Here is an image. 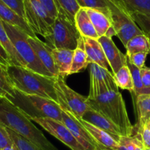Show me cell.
Listing matches in <instances>:
<instances>
[{
    "label": "cell",
    "mask_w": 150,
    "mask_h": 150,
    "mask_svg": "<svg viewBox=\"0 0 150 150\" xmlns=\"http://www.w3.org/2000/svg\"><path fill=\"white\" fill-rule=\"evenodd\" d=\"M0 124L44 150H58L32 121L5 98H0Z\"/></svg>",
    "instance_id": "1"
},
{
    "label": "cell",
    "mask_w": 150,
    "mask_h": 150,
    "mask_svg": "<svg viewBox=\"0 0 150 150\" xmlns=\"http://www.w3.org/2000/svg\"><path fill=\"white\" fill-rule=\"evenodd\" d=\"M6 69L15 89L22 93L38 95L57 102L54 90L57 77H47L16 65H10Z\"/></svg>",
    "instance_id": "2"
},
{
    "label": "cell",
    "mask_w": 150,
    "mask_h": 150,
    "mask_svg": "<svg viewBox=\"0 0 150 150\" xmlns=\"http://www.w3.org/2000/svg\"><path fill=\"white\" fill-rule=\"evenodd\" d=\"M87 102L91 109L116 125L123 136L133 135L134 126L131 124L125 100L119 91H110L94 98L87 96Z\"/></svg>",
    "instance_id": "3"
},
{
    "label": "cell",
    "mask_w": 150,
    "mask_h": 150,
    "mask_svg": "<svg viewBox=\"0 0 150 150\" xmlns=\"http://www.w3.org/2000/svg\"><path fill=\"white\" fill-rule=\"evenodd\" d=\"M31 120L34 118H50L63 122L62 109L52 99L38 95L27 94L15 89L13 96L8 99Z\"/></svg>",
    "instance_id": "4"
},
{
    "label": "cell",
    "mask_w": 150,
    "mask_h": 150,
    "mask_svg": "<svg viewBox=\"0 0 150 150\" xmlns=\"http://www.w3.org/2000/svg\"><path fill=\"white\" fill-rule=\"evenodd\" d=\"M81 37L75 22L66 13L57 8V16L52 26V33L45 38L46 43L52 49H68L74 50Z\"/></svg>",
    "instance_id": "5"
},
{
    "label": "cell",
    "mask_w": 150,
    "mask_h": 150,
    "mask_svg": "<svg viewBox=\"0 0 150 150\" xmlns=\"http://www.w3.org/2000/svg\"><path fill=\"white\" fill-rule=\"evenodd\" d=\"M2 22L14 48L22 59L25 68L40 74L45 75L47 77H53L52 74L44 67L28 42V34L20 27L3 21Z\"/></svg>",
    "instance_id": "6"
},
{
    "label": "cell",
    "mask_w": 150,
    "mask_h": 150,
    "mask_svg": "<svg viewBox=\"0 0 150 150\" xmlns=\"http://www.w3.org/2000/svg\"><path fill=\"white\" fill-rule=\"evenodd\" d=\"M109 11V18L117 36L126 47L128 41L138 35L144 34L120 0H104Z\"/></svg>",
    "instance_id": "7"
},
{
    "label": "cell",
    "mask_w": 150,
    "mask_h": 150,
    "mask_svg": "<svg viewBox=\"0 0 150 150\" xmlns=\"http://www.w3.org/2000/svg\"><path fill=\"white\" fill-rule=\"evenodd\" d=\"M54 90L57 98V103L62 110L69 111L73 116L80 120L85 112L91 108L88 105L87 97L72 90L60 76L57 77L54 83Z\"/></svg>",
    "instance_id": "8"
},
{
    "label": "cell",
    "mask_w": 150,
    "mask_h": 150,
    "mask_svg": "<svg viewBox=\"0 0 150 150\" xmlns=\"http://www.w3.org/2000/svg\"><path fill=\"white\" fill-rule=\"evenodd\" d=\"M24 19L35 34L44 38L52 34L54 19L38 0H24Z\"/></svg>",
    "instance_id": "9"
},
{
    "label": "cell",
    "mask_w": 150,
    "mask_h": 150,
    "mask_svg": "<svg viewBox=\"0 0 150 150\" xmlns=\"http://www.w3.org/2000/svg\"><path fill=\"white\" fill-rule=\"evenodd\" d=\"M90 91L88 98H94L102 93L119 91L113 74L109 70L96 63H90Z\"/></svg>",
    "instance_id": "10"
},
{
    "label": "cell",
    "mask_w": 150,
    "mask_h": 150,
    "mask_svg": "<svg viewBox=\"0 0 150 150\" xmlns=\"http://www.w3.org/2000/svg\"><path fill=\"white\" fill-rule=\"evenodd\" d=\"M31 121L39 125L50 135L55 137L71 150H86L63 122L50 118H34Z\"/></svg>",
    "instance_id": "11"
},
{
    "label": "cell",
    "mask_w": 150,
    "mask_h": 150,
    "mask_svg": "<svg viewBox=\"0 0 150 150\" xmlns=\"http://www.w3.org/2000/svg\"><path fill=\"white\" fill-rule=\"evenodd\" d=\"M63 123L71 131L79 144L86 150H102L90 132L80 123V120L69 111L62 110Z\"/></svg>",
    "instance_id": "12"
},
{
    "label": "cell",
    "mask_w": 150,
    "mask_h": 150,
    "mask_svg": "<svg viewBox=\"0 0 150 150\" xmlns=\"http://www.w3.org/2000/svg\"><path fill=\"white\" fill-rule=\"evenodd\" d=\"M102 45L112 74H115L123 66L127 65V57L118 49L112 38L103 35L98 38Z\"/></svg>",
    "instance_id": "13"
},
{
    "label": "cell",
    "mask_w": 150,
    "mask_h": 150,
    "mask_svg": "<svg viewBox=\"0 0 150 150\" xmlns=\"http://www.w3.org/2000/svg\"><path fill=\"white\" fill-rule=\"evenodd\" d=\"M28 42L33 47L36 55L41 60L44 67L52 74L53 77H58V74L55 68L54 59L52 54V48L50 47L46 42L40 40L37 36L35 38L28 36Z\"/></svg>",
    "instance_id": "14"
},
{
    "label": "cell",
    "mask_w": 150,
    "mask_h": 150,
    "mask_svg": "<svg viewBox=\"0 0 150 150\" xmlns=\"http://www.w3.org/2000/svg\"><path fill=\"white\" fill-rule=\"evenodd\" d=\"M82 119L89 122L93 126L102 129L105 132H108L117 142H119V138L122 135V132L116 125H115L110 120L100 114L99 112H96V110L91 108L85 112Z\"/></svg>",
    "instance_id": "15"
},
{
    "label": "cell",
    "mask_w": 150,
    "mask_h": 150,
    "mask_svg": "<svg viewBox=\"0 0 150 150\" xmlns=\"http://www.w3.org/2000/svg\"><path fill=\"white\" fill-rule=\"evenodd\" d=\"M83 38L84 40V48L87 54V61L88 64L96 63L104 69L108 70L110 69L102 45L98 39L86 37Z\"/></svg>",
    "instance_id": "16"
},
{
    "label": "cell",
    "mask_w": 150,
    "mask_h": 150,
    "mask_svg": "<svg viewBox=\"0 0 150 150\" xmlns=\"http://www.w3.org/2000/svg\"><path fill=\"white\" fill-rule=\"evenodd\" d=\"M52 54L58 76L65 79L70 75L74 50L68 49H52Z\"/></svg>",
    "instance_id": "17"
},
{
    "label": "cell",
    "mask_w": 150,
    "mask_h": 150,
    "mask_svg": "<svg viewBox=\"0 0 150 150\" xmlns=\"http://www.w3.org/2000/svg\"><path fill=\"white\" fill-rule=\"evenodd\" d=\"M80 122L90 132L102 150H116L119 144L108 132L93 126V125L86 122L83 119H80Z\"/></svg>",
    "instance_id": "18"
},
{
    "label": "cell",
    "mask_w": 150,
    "mask_h": 150,
    "mask_svg": "<svg viewBox=\"0 0 150 150\" xmlns=\"http://www.w3.org/2000/svg\"><path fill=\"white\" fill-rule=\"evenodd\" d=\"M0 18L5 22L20 27L30 37L35 38L37 36L31 30L27 21L1 0H0Z\"/></svg>",
    "instance_id": "19"
},
{
    "label": "cell",
    "mask_w": 150,
    "mask_h": 150,
    "mask_svg": "<svg viewBox=\"0 0 150 150\" xmlns=\"http://www.w3.org/2000/svg\"><path fill=\"white\" fill-rule=\"evenodd\" d=\"M74 22L81 36L94 39L99 38L84 8H80L77 11L74 16Z\"/></svg>",
    "instance_id": "20"
},
{
    "label": "cell",
    "mask_w": 150,
    "mask_h": 150,
    "mask_svg": "<svg viewBox=\"0 0 150 150\" xmlns=\"http://www.w3.org/2000/svg\"><path fill=\"white\" fill-rule=\"evenodd\" d=\"M138 112V123L134 127L133 135H137L141 127L150 121V94H141L135 97Z\"/></svg>",
    "instance_id": "21"
},
{
    "label": "cell",
    "mask_w": 150,
    "mask_h": 150,
    "mask_svg": "<svg viewBox=\"0 0 150 150\" xmlns=\"http://www.w3.org/2000/svg\"><path fill=\"white\" fill-rule=\"evenodd\" d=\"M99 37L105 35L112 27L109 17L102 11L93 8H85Z\"/></svg>",
    "instance_id": "22"
},
{
    "label": "cell",
    "mask_w": 150,
    "mask_h": 150,
    "mask_svg": "<svg viewBox=\"0 0 150 150\" xmlns=\"http://www.w3.org/2000/svg\"><path fill=\"white\" fill-rule=\"evenodd\" d=\"M88 65L87 61V54L84 48V40L83 36H81L78 40L77 47L74 50L70 75L82 71L86 69Z\"/></svg>",
    "instance_id": "23"
},
{
    "label": "cell",
    "mask_w": 150,
    "mask_h": 150,
    "mask_svg": "<svg viewBox=\"0 0 150 150\" xmlns=\"http://www.w3.org/2000/svg\"><path fill=\"white\" fill-rule=\"evenodd\" d=\"M125 49L127 50L126 55H130L138 52L149 54L150 41L144 34L138 35L128 41Z\"/></svg>",
    "instance_id": "24"
},
{
    "label": "cell",
    "mask_w": 150,
    "mask_h": 150,
    "mask_svg": "<svg viewBox=\"0 0 150 150\" xmlns=\"http://www.w3.org/2000/svg\"><path fill=\"white\" fill-rule=\"evenodd\" d=\"M115 83L118 88L127 90L134 93V84L129 69L127 65L123 66L115 74H113Z\"/></svg>",
    "instance_id": "25"
},
{
    "label": "cell",
    "mask_w": 150,
    "mask_h": 150,
    "mask_svg": "<svg viewBox=\"0 0 150 150\" xmlns=\"http://www.w3.org/2000/svg\"><path fill=\"white\" fill-rule=\"evenodd\" d=\"M6 68L0 64V98L8 99L13 96L15 88L11 83Z\"/></svg>",
    "instance_id": "26"
},
{
    "label": "cell",
    "mask_w": 150,
    "mask_h": 150,
    "mask_svg": "<svg viewBox=\"0 0 150 150\" xmlns=\"http://www.w3.org/2000/svg\"><path fill=\"white\" fill-rule=\"evenodd\" d=\"M118 144L116 150H145L141 138L138 135H122Z\"/></svg>",
    "instance_id": "27"
},
{
    "label": "cell",
    "mask_w": 150,
    "mask_h": 150,
    "mask_svg": "<svg viewBox=\"0 0 150 150\" xmlns=\"http://www.w3.org/2000/svg\"><path fill=\"white\" fill-rule=\"evenodd\" d=\"M127 66L130 70L131 75H132L134 84V94L135 97L141 94H150V88H146L142 84L141 74H140V69L131 63L128 59L127 60Z\"/></svg>",
    "instance_id": "28"
},
{
    "label": "cell",
    "mask_w": 150,
    "mask_h": 150,
    "mask_svg": "<svg viewBox=\"0 0 150 150\" xmlns=\"http://www.w3.org/2000/svg\"><path fill=\"white\" fill-rule=\"evenodd\" d=\"M129 13L150 15V0H120Z\"/></svg>",
    "instance_id": "29"
},
{
    "label": "cell",
    "mask_w": 150,
    "mask_h": 150,
    "mask_svg": "<svg viewBox=\"0 0 150 150\" xmlns=\"http://www.w3.org/2000/svg\"><path fill=\"white\" fill-rule=\"evenodd\" d=\"M4 127L6 129L8 135L11 138V139L12 140L13 142L18 146V148L20 150H44L41 148H40L39 146H36L33 143H32L31 141L24 138L21 135H18V133L13 131L10 128L7 127L5 126H4Z\"/></svg>",
    "instance_id": "30"
},
{
    "label": "cell",
    "mask_w": 150,
    "mask_h": 150,
    "mask_svg": "<svg viewBox=\"0 0 150 150\" xmlns=\"http://www.w3.org/2000/svg\"><path fill=\"white\" fill-rule=\"evenodd\" d=\"M57 8H61L66 15L74 21V16L80 7L76 0H54Z\"/></svg>",
    "instance_id": "31"
},
{
    "label": "cell",
    "mask_w": 150,
    "mask_h": 150,
    "mask_svg": "<svg viewBox=\"0 0 150 150\" xmlns=\"http://www.w3.org/2000/svg\"><path fill=\"white\" fill-rule=\"evenodd\" d=\"M129 14L135 24L150 41V15L136 12L129 13Z\"/></svg>",
    "instance_id": "32"
},
{
    "label": "cell",
    "mask_w": 150,
    "mask_h": 150,
    "mask_svg": "<svg viewBox=\"0 0 150 150\" xmlns=\"http://www.w3.org/2000/svg\"><path fill=\"white\" fill-rule=\"evenodd\" d=\"M76 1L80 8L97 9L105 13L109 17L108 8L104 0H76Z\"/></svg>",
    "instance_id": "33"
},
{
    "label": "cell",
    "mask_w": 150,
    "mask_h": 150,
    "mask_svg": "<svg viewBox=\"0 0 150 150\" xmlns=\"http://www.w3.org/2000/svg\"><path fill=\"white\" fill-rule=\"evenodd\" d=\"M135 135L141 138L145 148H150V121L147 122Z\"/></svg>",
    "instance_id": "34"
},
{
    "label": "cell",
    "mask_w": 150,
    "mask_h": 150,
    "mask_svg": "<svg viewBox=\"0 0 150 150\" xmlns=\"http://www.w3.org/2000/svg\"><path fill=\"white\" fill-rule=\"evenodd\" d=\"M147 55H148V54L146 52H138L130 54V55H127V57L128 60L131 63H132L134 66L138 67V69H141V68L145 66L144 65H145Z\"/></svg>",
    "instance_id": "35"
},
{
    "label": "cell",
    "mask_w": 150,
    "mask_h": 150,
    "mask_svg": "<svg viewBox=\"0 0 150 150\" xmlns=\"http://www.w3.org/2000/svg\"><path fill=\"white\" fill-rule=\"evenodd\" d=\"M24 19V0H1ZM25 20V19H24Z\"/></svg>",
    "instance_id": "36"
},
{
    "label": "cell",
    "mask_w": 150,
    "mask_h": 150,
    "mask_svg": "<svg viewBox=\"0 0 150 150\" xmlns=\"http://www.w3.org/2000/svg\"><path fill=\"white\" fill-rule=\"evenodd\" d=\"M12 142V140L8 135L6 129L2 124H0V150H3Z\"/></svg>",
    "instance_id": "37"
},
{
    "label": "cell",
    "mask_w": 150,
    "mask_h": 150,
    "mask_svg": "<svg viewBox=\"0 0 150 150\" xmlns=\"http://www.w3.org/2000/svg\"><path fill=\"white\" fill-rule=\"evenodd\" d=\"M140 74L143 86L146 88H150V68L144 66L140 69Z\"/></svg>",
    "instance_id": "38"
},
{
    "label": "cell",
    "mask_w": 150,
    "mask_h": 150,
    "mask_svg": "<svg viewBox=\"0 0 150 150\" xmlns=\"http://www.w3.org/2000/svg\"><path fill=\"white\" fill-rule=\"evenodd\" d=\"M0 64L5 67H8V66L11 65L9 55L1 44H0Z\"/></svg>",
    "instance_id": "39"
},
{
    "label": "cell",
    "mask_w": 150,
    "mask_h": 150,
    "mask_svg": "<svg viewBox=\"0 0 150 150\" xmlns=\"http://www.w3.org/2000/svg\"><path fill=\"white\" fill-rule=\"evenodd\" d=\"M3 150H20V149L18 148V146H17L13 142H12L11 144H9L8 146H7L5 147Z\"/></svg>",
    "instance_id": "40"
},
{
    "label": "cell",
    "mask_w": 150,
    "mask_h": 150,
    "mask_svg": "<svg viewBox=\"0 0 150 150\" xmlns=\"http://www.w3.org/2000/svg\"><path fill=\"white\" fill-rule=\"evenodd\" d=\"M145 150H150V148H145Z\"/></svg>",
    "instance_id": "41"
}]
</instances>
